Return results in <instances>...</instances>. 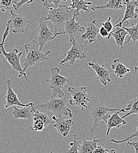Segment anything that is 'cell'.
<instances>
[{
  "label": "cell",
  "instance_id": "cell-1",
  "mask_svg": "<svg viewBox=\"0 0 138 153\" xmlns=\"http://www.w3.org/2000/svg\"><path fill=\"white\" fill-rule=\"evenodd\" d=\"M74 14V10L65 5H60L57 8H49L46 16H42L41 18L45 21H50L54 25V31L61 35L66 22L72 18Z\"/></svg>",
  "mask_w": 138,
  "mask_h": 153
},
{
  "label": "cell",
  "instance_id": "cell-2",
  "mask_svg": "<svg viewBox=\"0 0 138 153\" xmlns=\"http://www.w3.org/2000/svg\"><path fill=\"white\" fill-rule=\"evenodd\" d=\"M10 30V27L7 25V28L3 34L2 41L0 43V54H2L5 57V59L11 65L13 71H16L19 73V75H18L19 78L22 76H24L27 81L28 83H30V81L27 77V74L23 71V69L22 68V67L20 63V59L23 53L19 52L17 48L10 49L9 52L7 53L6 52L4 48V42L6 38L9 34Z\"/></svg>",
  "mask_w": 138,
  "mask_h": 153
},
{
  "label": "cell",
  "instance_id": "cell-3",
  "mask_svg": "<svg viewBox=\"0 0 138 153\" xmlns=\"http://www.w3.org/2000/svg\"><path fill=\"white\" fill-rule=\"evenodd\" d=\"M26 56L24 58V68L25 71L31 66L40 65V63L48 60V56L51 53L50 51L43 53L40 50V45L37 40L32 41L30 44L25 45Z\"/></svg>",
  "mask_w": 138,
  "mask_h": 153
},
{
  "label": "cell",
  "instance_id": "cell-4",
  "mask_svg": "<svg viewBox=\"0 0 138 153\" xmlns=\"http://www.w3.org/2000/svg\"><path fill=\"white\" fill-rule=\"evenodd\" d=\"M67 96H65L59 98H50L48 101L43 104H35V109H43L49 111L59 115H67L69 118L72 117V111L66 106Z\"/></svg>",
  "mask_w": 138,
  "mask_h": 153
},
{
  "label": "cell",
  "instance_id": "cell-5",
  "mask_svg": "<svg viewBox=\"0 0 138 153\" xmlns=\"http://www.w3.org/2000/svg\"><path fill=\"white\" fill-rule=\"evenodd\" d=\"M88 89L85 86L79 87H70L68 88V92L71 96L68 102L70 105L78 106L83 111L85 108H89L88 104L93 97L87 93Z\"/></svg>",
  "mask_w": 138,
  "mask_h": 153
},
{
  "label": "cell",
  "instance_id": "cell-6",
  "mask_svg": "<svg viewBox=\"0 0 138 153\" xmlns=\"http://www.w3.org/2000/svg\"><path fill=\"white\" fill-rule=\"evenodd\" d=\"M51 78L46 79L49 82V87L52 90V94L51 98H59L65 96L63 88L66 82H68L71 78H67L60 74V69L58 67L52 68L51 70Z\"/></svg>",
  "mask_w": 138,
  "mask_h": 153
},
{
  "label": "cell",
  "instance_id": "cell-7",
  "mask_svg": "<svg viewBox=\"0 0 138 153\" xmlns=\"http://www.w3.org/2000/svg\"><path fill=\"white\" fill-rule=\"evenodd\" d=\"M90 114L94 121V126L91 129V131H94L95 128L98 126L100 121H103L107 123L111 115L109 114V111H118L119 108H109L107 107L103 102H98L92 107H89Z\"/></svg>",
  "mask_w": 138,
  "mask_h": 153
},
{
  "label": "cell",
  "instance_id": "cell-8",
  "mask_svg": "<svg viewBox=\"0 0 138 153\" xmlns=\"http://www.w3.org/2000/svg\"><path fill=\"white\" fill-rule=\"evenodd\" d=\"M46 22L47 21H44L41 17L38 21V34L37 41L40 45V50L41 51H42L43 48L46 43L50 41L53 40L57 36L60 35L58 33H55L54 31L50 30L47 25Z\"/></svg>",
  "mask_w": 138,
  "mask_h": 153
},
{
  "label": "cell",
  "instance_id": "cell-9",
  "mask_svg": "<svg viewBox=\"0 0 138 153\" xmlns=\"http://www.w3.org/2000/svg\"><path fill=\"white\" fill-rule=\"evenodd\" d=\"M72 47L67 52L65 58L60 62L61 65H64L65 62H69V64H73L77 60L83 59L86 58V56L83 52L85 45L79 44L75 39L71 41Z\"/></svg>",
  "mask_w": 138,
  "mask_h": 153
},
{
  "label": "cell",
  "instance_id": "cell-10",
  "mask_svg": "<svg viewBox=\"0 0 138 153\" xmlns=\"http://www.w3.org/2000/svg\"><path fill=\"white\" fill-rule=\"evenodd\" d=\"M11 18L7 22V25L10 28H13V32L15 34L24 33V28L28 24H32V22L25 18L21 13H15L13 11H10Z\"/></svg>",
  "mask_w": 138,
  "mask_h": 153
},
{
  "label": "cell",
  "instance_id": "cell-11",
  "mask_svg": "<svg viewBox=\"0 0 138 153\" xmlns=\"http://www.w3.org/2000/svg\"><path fill=\"white\" fill-rule=\"evenodd\" d=\"M120 17L119 19L116 21L115 24L114 25L112 31L109 33L108 39L110 41V38L113 37L115 39V43L117 44L120 50L126 49V46L125 45V39L127 36H128V32L125 29V27L120 24Z\"/></svg>",
  "mask_w": 138,
  "mask_h": 153
},
{
  "label": "cell",
  "instance_id": "cell-12",
  "mask_svg": "<svg viewBox=\"0 0 138 153\" xmlns=\"http://www.w3.org/2000/svg\"><path fill=\"white\" fill-rule=\"evenodd\" d=\"M77 17L74 14L73 17L67 21L65 24L64 29L62 34H68L69 37V41L75 39V37L79 34H82L85 32V28L83 27H81L79 22L76 21Z\"/></svg>",
  "mask_w": 138,
  "mask_h": 153
},
{
  "label": "cell",
  "instance_id": "cell-13",
  "mask_svg": "<svg viewBox=\"0 0 138 153\" xmlns=\"http://www.w3.org/2000/svg\"><path fill=\"white\" fill-rule=\"evenodd\" d=\"M11 82H12L11 80H10V79L7 80V92L5 96V98L6 99V104L5 105V108H8L10 107H13V106H20V107H28L31 105L32 102H30L28 104H25L20 101L17 97V95L13 90Z\"/></svg>",
  "mask_w": 138,
  "mask_h": 153
},
{
  "label": "cell",
  "instance_id": "cell-14",
  "mask_svg": "<svg viewBox=\"0 0 138 153\" xmlns=\"http://www.w3.org/2000/svg\"><path fill=\"white\" fill-rule=\"evenodd\" d=\"M52 118V120L55 121V123L53 126L57 129V132L64 137L68 135L74 125V121L72 119H65L62 118L61 115H59L58 118H57L54 115Z\"/></svg>",
  "mask_w": 138,
  "mask_h": 153
},
{
  "label": "cell",
  "instance_id": "cell-15",
  "mask_svg": "<svg viewBox=\"0 0 138 153\" xmlns=\"http://www.w3.org/2000/svg\"><path fill=\"white\" fill-rule=\"evenodd\" d=\"M96 22L97 21L94 19L92 22H88L85 33L81 36V39L89 44L97 41L99 28L96 26Z\"/></svg>",
  "mask_w": 138,
  "mask_h": 153
},
{
  "label": "cell",
  "instance_id": "cell-16",
  "mask_svg": "<svg viewBox=\"0 0 138 153\" xmlns=\"http://www.w3.org/2000/svg\"><path fill=\"white\" fill-rule=\"evenodd\" d=\"M88 64L93 68L97 76V79H99L102 84L106 85L108 82L111 81V79L110 78L111 72L106 69L103 65H100L93 62H89Z\"/></svg>",
  "mask_w": 138,
  "mask_h": 153
},
{
  "label": "cell",
  "instance_id": "cell-17",
  "mask_svg": "<svg viewBox=\"0 0 138 153\" xmlns=\"http://www.w3.org/2000/svg\"><path fill=\"white\" fill-rule=\"evenodd\" d=\"M35 103L32 102L31 105L28 107H22L21 108H18L17 106H13V111L12 114L14 119H28L32 120V116L36 109L34 107Z\"/></svg>",
  "mask_w": 138,
  "mask_h": 153
},
{
  "label": "cell",
  "instance_id": "cell-18",
  "mask_svg": "<svg viewBox=\"0 0 138 153\" xmlns=\"http://www.w3.org/2000/svg\"><path fill=\"white\" fill-rule=\"evenodd\" d=\"M123 2L126 5V8L123 19H120V24L122 25L123 23V22L128 19L133 20L136 19L138 17L135 10L138 8V0L135 1L126 0L123 1Z\"/></svg>",
  "mask_w": 138,
  "mask_h": 153
},
{
  "label": "cell",
  "instance_id": "cell-19",
  "mask_svg": "<svg viewBox=\"0 0 138 153\" xmlns=\"http://www.w3.org/2000/svg\"><path fill=\"white\" fill-rule=\"evenodd\" d=\"M120 113V110L118 111H115L114 114L111 115L109 120H108V123H106L107 131L106 136L108 137L109 135L110 131L113 128H119L122 126H124L126 124V121L122 117L119 115Z\"/></svg>",
  "mask_w": 138,
  "mask_h": 153
},
{
  "label": "cell",
  "instance_id": "cell-20",
  "mask_svg": "<svg viewBox=\"0 0 138 153\" xmlns=\"http://www.w3.org/2000/svg\"><path fill=\"white\" fill-rule=\"evenodd\" d=\"M98 135L91 141L84 139L79 147V153H94L98 147V143L100 142V140L97 139Z\"/></svg>",
  "mask_w": 138,
  "mask_h": 153
},
{
  "label": "cell",
  "instance_id": "cell-21",
  "mask_svg": "<svg viewBox=\"0 0 138 153\" xmlns=\"http://www.w3.org/2000/svg\"><path fill=\"white\" fill-rule=\"evenodd\" d=\"M90 5H92V2H87L83 0H72V3L70 4L69 8L74 11L75 15L77 17L80 15V11H84L86 13H89L88 7Z\"/></svg>",
  "mask_w": 138,
  "mask_h": 153
},
{
  "label": "cell",
  "instance_id": "cell-22",
  "mask_svg": "<svg viewBox=\"0 0 138 153\" xmlns=\"http://www.w3.org/2000/svg\"><path fill=\"white\" fill-rule=\"evenodd\" d=\"M111 68L117 78H122L130 72V69L122 64L118 58L114 59L111 64Z\"/></svg>",
  "mask_w": 138,
  "mask_h": 153
},
{
  "label": "cell",
  "instance_id": "cell-23",
  "mask_svg": "<svg viewBox=\"0 0 138 153\" xmlns=\"http://www.w3.org/2000/svg\"><path fill=\"white\" fill-rule=\"evenodd\" d=\"M120 112L127 113L125 115L122 116L123 119L129 115L138 114V95L128 102V106L126 108H121Z\"/></svg>",
  "mask_w": 138,
  "mask_h": 153
},
{
  "label": "cell",
  "instance_id": "cell-24",
  "mask_svg": "<svg viewBox=\"0 0 138 153\" xmlns=\"http://www.w3.org/2000/svg\"><path fill=\"white\" fill-rule=\"evenodd\" d=\"M123 2V1L122 0H110L108 2L107 4L103 5H98V6H94L91 7V10L92 11H95L97 10H101V9H112V10H120L123 9V6L122 5V3Z\"/></svg>",
  "mask_w": 138,
  "mask_h": 153
},
{
  "label": "cell",
  "instance_id": "cell-25",
  "mask_svg": "<svg viewBox=\"0 0 138 153\" xmlns=\"http://www.w3.org/2000/svg\"><path fill=\"white\" fill-rule=\"evenodd\" d=\"M131 24L132 25L131 27H125V29L128 32L129 35V39L125 42V46L130 41V40H132L134 42H136L138 41V23L137 25H134L132 21Z\"/></svg>",
  "mask_w": 138,
  "mask_h": 153
},
{
  "label": "cell",
  "instance_id": "cell-26",
  "mask_svg": "<svg viewBox=\"0 0 138 153\" xmlns=\"http://www.w3.org/2000/svg\"><path fill=\"white\" fill-rule=\"evenodd\" d=\"M40 120L42 121L44 123L46 127H47L49 124H52V121L49 119L48 115L40 112L38 110H36L32 116V120Z\"/></svg>",
  "mask_w": 138,
  "mask_h": 153
},
{
  "label": "cell",
  "instance_id": "cell-27",
  "mask_svg": "<svg viewBox=\"0 0 138 153\" xmlns=\"http://www.w3.org/2000/svg\"><path fill=\"white\" fill-rule=\"evenodd\" d=\"M33 124L30 127L29 130H31L35 132H39L43 131L45 128V125L44 123L40 120H33Z\"/></svg>",
  "mask_w": 138,
  "mask_h": 153
},
{
  "label": "cell",
  "instance_id": "cell-28",
  "mask_svg": "<svg viewBox=\"0 0 138 153\" xmlns=\"http://www.w3.org/2000/svg\"><path fill=\"white\" fill-rule=\"evenodd\" d=\"M71 148L66 151V153H79V147L80 144L76 135H74V140L70 143Z\"/></svg>",
  "mask_w": 138,
  "mask_h": 153
},
{
  "label": "cell",
  "instance_id": "cell-29",
  "mask_svg": "<svg viewBox=\"0 0 138 153\" xmlns=\"http://www.w3.org/2000/svg\"><path fill=\"white\" fill-rule=\"evenodd\" d=\"M14 1L0 0V10L4 13L7 11H11L14 9L13 3Z\"/></svg>",
  "mask_w": 138,
  "mask_h": 153
},
{
  "label": "cell",
  "instance_id": "cell-30",
  "mask_svg": "<svg viewBox=\"0 0 138 153\" xmlns=\"http://www.w3.org/2000/svg\"><path fill=\"white\" fill-rule=\"evenodd\" d=\"M102 27H103L109 33H110L114 28V25L111 22V17H109L108 19L105 22H102Z\"/></svg>",
  "mask_w": 138,
  "mask_h": 153
},
{
  "label": "cell",
  "instance_id": "cell-31",
  "mask_svg": "<svg viewBox=\"0 0 138 153\" xmlns=\"http://www.w3.org/2000/svg\"><path fill=\"white\" fill-rule=\"evenodd\" d=\"M138 137V126H137V129L136 130V131L132 134L131 135L126 137L125 139H123L122 140H120V141H118V140H116L115 139H111V141L112 142V143H114L115 144H120V143H124V142H126V141H128L129 140L131 139V138H135V137Z\"/></svg>",
  "mask_w": 138,
  "mask_h": 153
},
{
  "label": "cell",
  "instance_id": "cell-32",
  "mask_svg": "<svg viewBox=\"0 0 138 153\" xmlns=\"http://www.w3.org/2000/svg\"><path fill=\"white\" fill-rule=\"evenodd\" d=\"M33 1L31 0V1H25V0H21L19 2H17L16 1H14V3H13V7L14 9L15 10H19L21 7L25 4H30L31 2H32Z\"/></svg>",
  "mask_w": 138,
  "mask_h": 153
},
{
  "label": "cell",
  "instance_id": "cell-33",
  "mask_svg": "<svg viewBox=\"0 0 138 153\" xmlns=\"http://www.w3.org/2000/svg\"><path fill=\"white\" fill-rule=\"evenodd\" d=\"M117 147H102V146H98L97 149L95 150L94 153H105L108 150L110 149H115Z\"/></svg>",
  "mask_w": 138,
  "mask_h": 153
},
{
  "label": "cell",
  "instance_id": "cell-34",
  "mask_svg": "<svg viewBox=\"0 0 138 153\" xmlns=\"http://www.w3.org/2000/svg\"><path fill=\"white\" fill-rule=\"evenodd\" d=\"M127 146L128 148H133L135 149V153H138V141L133 142L128 141L127 143Z\"/></svg>",
  "mask_w": 138,
  "mask_h": 153
},
{
  "label": "cell",
  "instance_id": "cell-35",
  "mask_svg": "<svg viewBox=\"0 0 138 153\" xmlns=\"http://www.w3.org/2000/svg\"><path fill=\"white\" fill-rule=\"evenodd\" d=\"M99 34L100 36H102L103 38H108L109 36V33L103 27H100L99 30Z\"/></svg>",
  "mask_w": 138,
  "mask_h": 153
},
{
  "label": "cell",
  "instance_id": "cell-36",
  "mask_svg": "<svg viewBox=\"0 0 138 153\" xmlns=\"http://www.w3.org/2000/svg\"><path fill=\"white\" fill-rule=\"evenodd\" d=\"M49 3H51L54 5V8H57L58 7H59L60 5V4L63 1H61V0H48Z\"/></svg>",
  "mask_w": 138,
  "mask_h": 153
},
{
  "label": "cell",
  "instance_id": "cell-37",
  "mask_svg": "<svg viewBox=\"0 0 138 153\" xmlns=\"http://www.w3.org/2000/svg\"><path fill=\"white\" fill-rule=\"evenodd\" d=\"M105 153H117L115 149H110V150H108L106 152H105Z\"/></svg>",
  "mask_w": 138,
  "mask_h": 153
},
{
  "label": "cell",
  "instance_id": "cell-38",
  "mask_svg": "<svg viewBox=\"0 0 138 153\" xmlns=\"http://www.w3.org/2000/svg\"><path fill=\"white\" fill-rule=\"evenodd\" d=\"M135 71H138V66L135 67Z\"/></svg>",
  "mask_w": 138,
  "mask_h": 153
},
{
  "label": "cell",
  "instance_id": "cell-39",
  "mask_svg": "<svg viewBox=\"0 0 138 153\" xmlns=\"http://www.w3.org/2000/svg\"><path fill=\"white\" fill-rule=\"evenodd\" d=\"M135 12H136V14H137V15L138 16V8H137L136 9V10H135Z\"/></svg>",
  "mask_w": 138,
  "mask_h": 153
},
{
  "label": "cell",
  "instance_id": "cell-40",
  "mask_svg": "<svg viewBox=\"0 0 138 153\" xmlns=\"http://www.w3.org/2000/svg\"><path fill=\"white\" fill-rule=\"evenodd\" d=\"M50 153H54V150H53V151H52Z\"/></svg>",
  "mask_w": 138,
  "mask_h": 153
}]
</instances>
